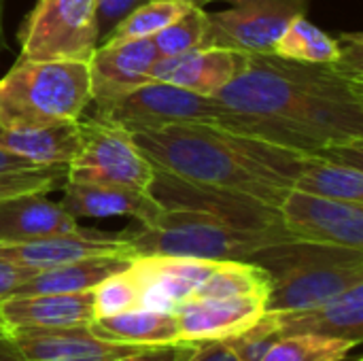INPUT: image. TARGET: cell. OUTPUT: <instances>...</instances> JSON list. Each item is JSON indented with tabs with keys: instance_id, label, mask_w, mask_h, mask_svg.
I'll use <instances>...</instances> for the list:
<instances>
[{
	"instance_id": "6da1fadb",
	"label": "cell",
	"mask_w": 363,
	"mask_h": 361,
	"mask_svg": "<svg viewBox=\"0 0 363 361\" xmlns=\"http://www.w3.org/2000/svg\"><path fill=\"white\" fill-rule=\"evenodd\" d=\"M215 100L242 115L249 136L298 153L363 149V72L340 62L247 55Z\"/></svg>"
},
{
	"instance_id": "7a4b0ae2",
	"label": "cell",
	"mask_w": 363,
	"mask_h": 361,
	"mask_svg": "<svg viewBox=\"0 0 363 361\" xmlns=\"http://www.w3.org/2000/svg\"><path fill=\"white\" fill-rule=\"evenodd\" d=\"M155 172L215 198L279 211L306 153L213 123L134 130Z\"/></svg>"
},
{
	"instance_id": "3957f363",
	"label": "cell",
	"mask_w": 363,
	"mask_h": 361,
	"mask_svg": "<svg viewBox=\"0 0 363 361\" xmlns=\"http://www.w3.org/2000/svg\"><path fill=\"white\" fill-rule=\"evenodd\" d=\"M151 191L164 204L162 215L151 226L121 232L136 255L228 262L294 240L274 209L206 196L162 172H155Z\"/></svg>"
},
{
	"instance_id": "277c9868",
	"label": "cell",
	"mask_w": 363,
	"mask_h": 361,
	"mask_svg": "<svg viewBox=\"0 0 363 361\" xmlns=\"http://www.w3.org/2000/svg\"><path fill=\"white\" fill-rule=\"evenodd\" d=\"M249 262L270 279L266 313L308 309L363 283V251L345 247L285 240L257 251Z\"/></svg>"
},
{
	"instance_id": "5b68a950",
	"label": "cell",
	"mask_w": 363,
	"mask_h": 361,
	"mask_svg": "<svg viewBox=\"0 0 363 361\" xmlns=\"http://www.w3.org/2000/svg\"><path fill=\"white\" fill-rule=\"evenodd\" d=\"M91 104L87 62L17 60L0 79V128H51L79 121Z\"/></svg>"
},
{
	"instance_id": "8992f818",
	"label": "cell",
	"mask_w": 363,
	"mask_h": 361,
	"mask_svg": "<svg viewBox=\"0 0 363 361\" xmlns=\"http://www.w3.org/2000/svg\"><path fill=\"white\" fill-rule=\"evenodd\" d=\"M94 117L119 123L130 132L181 123H213L247 134L245 119L234 109L162 81L145 83L115 100L96 104Z\"/></svg>"
},
{
	"instance_id": "52a82bcc",
	"label": "cell",
	"mask_w": 363,
	"mask_h": 361,
	"mask_svg": "<svg viewBox=\"0 0 363 361\" xmlns=\"http://www.w3.org/2000/svg\"><path fill=\"white\" fill-rule=\"evenodd\" d=\"M100 0H36L19 26V60L89 62L100 43Z\"/></svg>"
},
{
	"instance_id": "ba28073f",
	"label": "cell",
	"mask_w": 363,
	"mask_h": 361,
	"mask_svg": "<svg viewBox=\"0 0 363 361\" xmlns=\"http://www.w3.org/2000/svg\"><path fill=\"white\" fill-rule=\"evenodd\" d=\"M79 130L81 143L66 164V181L153 189L155 168L143 155L130 130L98 117L79 119Z\"/></svg>"
},
{
	"instance_id": "9c48e42d",
	"label": "cell",
	"mask_w": 363,
	"mask_h": 361,
	"mask_svg": "<svg viewBox=\"0 0 363 361\" xmlns=\"http://www.w3.org/2000/svg\"><path fill=\"white\" fill-rule=\"evenodd\" d=\"M225 11L208 13L211 47L245 55H268L285 28L304 17L311 0H230Z\"/></svg>"
},
{
	"instance_id": "30bf717a",
	"label": "cell",
	"mask_w": 363,
	"mask_h": 361,
	"mask_svg": "<svg viewBox=\"0 0 363 361\" xmlns=\"http://www.w3.org/2000/svg\"><path fill=\"white\" fill-rule=\"evenodd\" d=\"M283 228L294 240L363 251V204L289 189L279 204Z\"/></svg>"
},
{
	"instance_id": "8fae6325",
	"label": "cell",
	"mask_w": 363,
	"mask_h": 361,
	"mask_svg": "<svg viewBox=\"0 0 363 361\" xmlns=\"http://www.w3.org/2000/svg\"><path fill=\"white\" fill-rule=\"evenodd\" d=\"M266 315V298H189L174 309L181 343L230 340L249 332Z\"/></svg>"
},
{
	"instance_id": "7c38bea8",
	"label": "cell",
	"mask_w": 363,
	"mask_h": 361,
	"mask_svg": "<svg viewBox=\"0 0 363 361\" xmlns=\"http://www.w3.org/2000/svg\"><path fill=\"white\" fill-rule=\"evenodd\" d=\"M160 57L153 38L102 40L87 62L91 104L115 100L149 83V72Z\"/></svg>"
},
{
	"instance_id": "4fadbf2b",
	"label": "cell",
	"mask_w": 363,
	"mask_h": 361,
	"mask_svg": "<svg viewBox=\"0 0 363 361\" xmlns=\"http://www.w3.org/2000/svg\"><path fill=\"white\" fill-rule=\"evenodd\" d=\"M96 255H134L132 247L121 234H102L96 230L79 228L74 232L36 238L28 243L0 245V257L30 270H47L68 262Z\"/></svg>"
},
{
	"instance_id": "5bb4252c",
	"label": "cell",
	"mask_w": 363,
	"mask_h": 361,
	"mask_svg": "<svg viewBox=\"0 0 363 361\" xmlns=\"http://www.w3.org/2000/svg\"><path fill=\"white\" fill-rule=\"evenodd\" d=\"M270 328L279 336L315 334L328 338L349 340L353 345L363 343V283L308 309L266 313Z\"/></svg>"
},
{
	"instance_id": "9a60e30c",
	"label": "cell",
	"mask_w": 363,
	"mask_h": 361,
	"mask_svg": "<svg viewBox=\"0 0 363 361\" xmlns=\"http://www.w3.org/2000/svg\"><path fill=\"white\" fill-rule=\"evenodd\" d=\"M9 338L23 361H111L140 349L104 340L89 326L9 330Z\"/></svg>"
},
{
	"instance_id": "2e32d148",
	"label": "cell",
	"mask_w": 363,
	"mask_h": 361,
	"mask_svg": "<svg viewBox=\"0 0 363 361\" xmlns=\"http://www.w3.org/2000/svg\"><path fill=\"white\" fill-rule=\"evenodd\" d=\"M245 57V53L221 47H206L181 55L160 57L149 72V83L162 81L200 96L215 98L240 72Z\"/></svg>"
},
{
	"instance_id": "e0dca14e",
	"label": "cell",
	"mask_w": 363,
	"mask_h": 361,
	"mask_svg": "<svg viewBox=\"0 0 363 361\" xmlns=\"http://www.w3.org/2000/svg\"><path fill=\"white\" fill-rule=\"evenodd\" d=\"M60 204L74 219L81 217H132L140 226H151L164 211L162 200L153 191H140L102 183L64 181Z\"/></svg>"
},
{
	"instance_id": "ac0fdd59",
	"label": "cell",
	"mask_w": 363,
	"mask_h": 361,
	"mask_svg": "<svg viewBox=\"0 0 363 361\" xmlns=\"http://www.w3.org/2000/svg\"><path fill=\"white\" fill-rule=\"evenodd\" d=\"M0 317L9 330L74 328L94 321L91 291L13 294L0 300Z\"/></svg>"
},
{
	"instance_id": "d6986e66",
	"label": "cell",
	"mask_w": 363,
	"mask_h": 361,
	"mask_svg": "<svg viewBox=\"0 0 363 361\" xmlns=\"http://www.w3.org/2000/svg\"><path fill=\"white\" fill-rule=\"evenodd\" d=\"M363 149H334L306 153L294 189L363 204Z\"/></svg>"
},
{
	"instance_id": "ffe728a7",
	"label": "cell",
	"mask_w": 363,
	"mask_h": 361,
	"mask_svg": "<svg viewBox=\"0 0 363 361\" xmlns=\"http://www.w3.org/2000/svg\"><path fill=\"white\" fill-rule=\"evenodd\" d=\"M79 219L47 194H17L0 200V245L28 243L79 230Z\"/></svg>"
},
{
	"instance_id": "44dd1931",
	"label": "cell",
	"mask_w": 363,
	"mask_h": 361,
	"mask_svg": "<svg viewBox=\"0 0 363 361\" xmlns=\"http://www.w3.org/2000/svg\"><path fill=\"white\" fill-rule=\"evenodd\" d=\"M79 143V121L51 128H0V149L38 166H66Z\"/></svg>"
},
{
	"instance_id": "7402d4cb",
	"label": "cell",
	"mask_w": 363,
	"mask_h": 361,
	"mask_svg": "<svg viewBox=\"0 0 363 361\" xmlns=\"http://www.w3.org/2000/svg\"><path fill=\"white\" fill-rule=\"evenodd\" d=\"M134 255H96L38 270L15 294H79L91 291L106 277L125 270Z\"/></svg>"
},
{
	"instance_id": "603a6c76",
	"label": "cell",
	"mask_w": 363,
	"mask_h": 361,
	"mask_svg": "<svg viewBox=\"0 0 363 361\" xmlns=\"http://www.w3.org/2000/svg\"><path fill=\"white\" fill-rule=\"evenodd\" d=\"M89 328L104 340L132 347H160L181 343L174 313L149 311L143 306L130 309L113 317L96 319L89 323Z\"/></svg>"
},
{
	"instance_id": "cb8c5ba5",
	"label": "cell",
	"mask_w": 363,
	"mask_h": 361,
	"mask_svg": "<svg viewBox=\"0 0 363 361\" xmlns=\"http://www.w3.org/2000/svg\"><path fill=\"white\" fill-rule=\"evenodd\" d=\"M217 262L196 257H172V255H136L132 268L140 279L153 283L177 309L189 300L194 291L206 281Z\"/></svg>"
},
{
	"instance_id": "d4e9b609",
	"label": "cell",
	"mask_w": 363,
	"mask_h": 361,
	"mask_svg": "<svg viewBox=\"0 0 363 361\" xmlns=\"http://www.w3.org/2000/svg\"><path fill=\"white\" fill-rule=\"evenodd\" d=\"M270 279L266 270L249 260L217 262L206 281L194 291L191 298H236L262 296L268 300Z\"/></svg>"
},
{
	"instance_id": "484cf974",
	"label": "cell",
	"mask_w": 363,
	"mask_h": 361,
	"mask_svg": "<svg viewBox=\"0 0 363 361\" xmlns=\"http://www.w3.org/2000/svg\"><path fill=\"white\" fill-rule=\"evenodd\" d=\"M272 55L306 64H330L340 57V45L336 36L315 26L304 15L285 28L272 47Z\"/></svg>"
},
{
	"instance_id": "4316f807",
	"label": "cell",
	"mask_w": 363,
	"mask_h": 361,
	"mask_svg": "<svg viewBox=\"0 0 363 361\" xmlns=\"http://www.w3.org/2000/svg\"><path fill=\"white\" fill-rule=\"evenodd\" d=\"M191 6L196 4L189 0H143L113 26L104 40L153 38L166 26L183 17Z\"/></svg>"
},
{
	"instance_id": "83f0119b",
	"label": "cell",
	"mask_w": 363,
	"mask_h": 361,
	"mask_svg": "<svg viewBox=\"0 0 363 361\" xmlns=\"http://www.w3.org/2000/svg\"><path fill=\"white\" fill-rule=\"evenodd\" d=\"M359 345L340 338L291 334L279 336L259 361H342L357 353Z\"/></svg>"
},
{
	"instance_id": "f1b7e54d",
	"label": "cell",
	"mask_w": 363,
	"mask_h": 361,
	"mask_svg": "<svg viewBox=\"0 0 363 361\" xmlns=\"http://www.w3.org/2000/svg\"><path fill=\"white\" fill-rule=\"evenodd\" d=\"M153 43L162 57L181 55L211 47V19L202 6H191L183 17L166 26L153 36Z\"/></svg>"
},
{
	"instance_id": "f546056e",
	"label": "cell",
	"mask_w": 363,
	"mask_h": 361,
	"mask_svg": "<svg viewBox=\"0 0 363 361\" xmlns=\"http://www.w3.org/2000/svg\"><path fill=\"white\" fill-rule=\"evenodd\" d=\"M91 300H94V321L136 309L138 279L132 270V264L125 270L115 272L106 277L102 283H98L91 289Z\"/></svg>"
},
{
	"instance_id": "4dcf8cb0",
	"label": "cell",
	"mask_w": 363,
	"mask_h": 361,
	"mask_svg": "<svg viewBox=\"0 0 363 361\" xmlns=\"http://www.w3.org/2000/svg\"><path fill=\"white\" fill-rule=\"evenodd\" d=\"M66 181V166H49L26 172L0 174V200L17 196V194H49L62 187Z\"/></svg>"
},
{
	"instance_id": "1f68e13d",
	"label": "cell",
	"mask_w": 363,
	"mask_h": 361,
	"mask_svg": "<svg viewBox=\"0 0 363 361\" xmlns=\"http://www.w3.org/2000/svg\"><path fill=\"white\" fill-rule=\"evenodd\" d=\"M198 343H174L160 347H140L128 355L115 357L111 361H187L196 351Z\"/></svg>"
},
{
	"instance_id": "d6a6232c",
	"label": "cell",
	"mask_w": 363,
	"mask_h": 361,
	"mask_svg": "<svg viewBox=\"0 0 363 361\" xmlns=\"http://www.w3.org/2000/svg\"><path fill=\"white\" fill-rule=\"evenodd\" d=\"M32 274H36V270L17 266V264L0 257V300L13 296Z\"/></svg>"
},
{
	"instance_id": "836d02e7",
	"label": "cell",
	"mask_w": 363,
	"mask_h": 361,
	"mask_svg": "<svg viewBox=\"0 0 363 361\" xmlns=\"http://www.w3.org/2000/svg\"><path fill=\"white\" fill-rule=\"evenodd\" d=\"M187 361H242L234 351L230 340H211L198 343L196 351Z\"/></svg>"
},
{
	"instance_id": "e575fe53",
	"label": "cell",
	"mask_w": 363,
	"mask_h": 361,
	"mask_svg": "<svg viewBox=\"0 0 363 361\" xmlns=\"http://www.w3.org/2000/svg\"><path fill=\"white\" fill-rule=\"evenodd\" d=\"M36 168H49V166H38L32 164L23 157H17L4 149H0V174H11V172H26V170H36Z\"/></svg>"
},
{
	"instance_id": "d590c367",
	"label": "cell",
	"mask_w": 363,
	"mask_h": 361,
	"mask_svg": "<svg viewBox=\"0 0 363 361\" xmlns=\"http://www.w3.org/2000/svg\"><path fill=\"white\" fill-rule=\"evenodd\" d=\"M0 361H23L21 353L15 349V345L11 343L9 334L0 338Z\"/></svg>"
},
{
	"instance_id": "8d00e7d4",
	"label": "cell",
	"mask_w": 363,
	"mask_h": 361,
	"mask_svg": "<svg viewBox=\"0 0 363 361\" xmlns=\"http://www.w3.org/2000/svg\"><path fill=\"white\" fill-rule=\"evenodd\" d=\"M4 9H6V0H0V53L9 49L6 34H4Z\"/></svg>"
},
{
	"instance_id": "74e56055",
	"label": "cell",
	"mask_w": 363,
	"mask_h": 361,
	"mask_svg": "<svg viewBox=\"0 0 363 361\" xmlns=\"http://www.w3.org/2000/svg\"><path fill=\"white\" fill-rule=\"evenodd\" d=\"M6 334H9V328L4 326V321H2V317H0V338L6 336Z\"/></svg>"
},
{
	"instance_id": "f35d334b",
	"label": "cell",
	"mask_w": 363,
	"mask_h": 361,
	"mask_svg": "<svg viewBox=\"0 0 363 361\" xmlns=\"http://www.w3.org/2000/svg\"><path fill=\"white\" fill-rule=\"evenodd\" d=\"M342 361H362V355H359V353H353L351 357H347V360Z\"/></svg>"
},
{
	"instance_id": "ab89813d",
	"label": "cell",
	"mask_w": 363,
	"mask_h": 361,
	"mask_svg": "<svg viewBox=\"0 0 363 361\" xmlns=\"http://www.w3.org/2000/svg\"><path fill=\"white\" fill-rule=\"evenodd\" d=\"M189 2H194V4H198V6H202V4H206V2H215V0H189Z\"/></svg>"
},
{
	"instance_id": "60d3db41",
	"label": "cell",
	"mask_w": 363,
	"mask_h": 361,
	"mask_svg": "<svg viewBox=\"0 0 363 361\" xmlns=\"http://www.w3.org/2000/svg\"><path fill=\"white\" fill-rule=\"evenodd\" d=\"M102 2H106V0H100V4H102Z\"/></svg>"
}]
</instances>
